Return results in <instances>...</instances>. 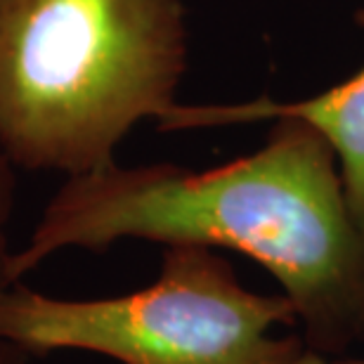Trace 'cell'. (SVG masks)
<instances>
[{
	"mask_svg": "<svg viewBox=\"0 0 364 364\" xmlns=\"http://www.w3.org/2000/svg\"><path fill=\"white\" fill-rule=\"evenodd\" d=\"M294 364H329V360H326L324 355H319L317 350H312V348H305L294 360Z\"/></svg>",
	"mask_w": 364,
	"mask_h": 364,
	"instance_id": "52a82bcc",
	"label": "cell"
},
{
	"mask_svg": "<svg viewBox=\"0 0 364 364\" xmlns=\"http://www.w3.org/2000/svg\"><path fill=\"white\" fill-rule=\"evenodd\" d=\"M14 192H17V166L0 151V291L12 287L10 282V218L14 210Z\"/></svg>",
	"mask_w": 364,
	"mask_h": 364,
	"instance_id": "5b68a950",
	"label": "cell"
},
{
	"mask_svg": "<svg viewBox=\"0 0 364 364\" xmlns=\"http://www.w3.org/2000/svg\"><path fill=\"white\" fill-rule=\"evenodd\" d=\"M187 69L180 0H0V151L67 178L176 102Z\"/></svg>",
	"mask_w": 364,
	"mask_h": 364,
	"instance_id": "7a4b0ae2",
	"label": "cell"
},
{
	"mask_svg": "<svg viewBox=\"0 0 364 364\" xmlns=\"http://www.w3.org/2000/svg\"><path fill=\"white\" fill-rule=\"evenodd\" d=\"M0 341L31 355L85 350L119 364H294L305 348L284 294L246 289L215 249L166 246L149 287L112 298L0 291Z\"/></svg>",
	"mask_w": 364,
	"mask_h": 364,
	"instance_id": "3957f363",
	"label": "cell"
},
{
	"mask_svg": "<svg viewBox=\"0 0 364 364\" xmlns=\"http://www.w3.org/2000/svg\"><path fill=\"white\" fill-rule=\"evenodd\" d=\"M36 355L0 341V364H36Z\"/></svg>",
	"mask_w": 364,
	"mask_h": 364,
	"instance_id": "8992f818",
	"label": "cell"
},
{
	"mask_svg": "<svg viewBox=\"0 0 364 364\" xmlns=\"http://www.w3.org/2000/svg\"><path fill=\"white\" fill-rule=\"evenodd\" d=\"M291 116L312 126L336 154L348 210L364 237V69L341 85L296 102L267 97L242 105H173L159 130H199Z\"/></svg>",
	"mask_w": 364,
	"mask_h": 364,
	"instance_id": "277c9868",
	"label": "cell"
},
{
	"mask_svg": "<svg viewBox=\"0 0 364 364\" xmlns=\"http://www.w3.org/2000/svg\"><path fill=\"white\" fill-rule=\"evenodd\" d=\"M272 121L263 147L215 168L112 164L67 178L12 253L10 282L121 239L230 249L279 282L305 346L343 358L364 343V237L331 144L301 119Z\"/></svg>",
	"mask_w": 364,
	"mask_h": 364,
	"instance_id": "6da1fadb",
	"label": "cell"
},
{
	"mask_svg": "<svg viewBox=\"0 0 364 364\" xmlns=\"http://www.w3.org/2000/svg\"><path fill=\"white\" fill-rule=\"evenodd\" d=\"M329 364H364V358H350V355H343V358H333Z\"/></svg>",
	"mask_w": 364,
	"mask_h": 364,
	"instance_id": "ba28073f",
	"label": "cell"
}]
</instances>
